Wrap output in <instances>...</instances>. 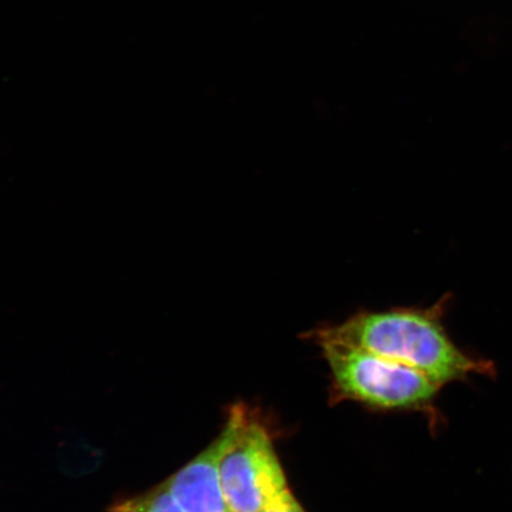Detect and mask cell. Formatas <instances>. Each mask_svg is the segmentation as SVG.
I'll return each instance as SVG.
<instances>
[{
	"label": "cell",
	"mask_w": 512,
	"mask_h": 512,
	"mask_svg": "<svg viewBox=\"0 0 512 512\" xmlns=\"http://www.w3.org/2000/svg\"><path fill=\"white\" fill-rule=\"evenodd\" d=\"M445 302L432 309L360 312L345 322L313 332L317 342L332 341L373 352L421 371L444 386L471 374H490L492 364L464 354L446 334Z\"/></svg>",
	"instance_id": "cell-1"
},
{
	"label": "cell",
	"mask_w": 512,
	"mask_h": 512,
	"mask_svg": "<svg viewBox=\"0 0 512 512\" xmlns=\"http://www.w3.org/2000/svg\"><path fill=\"white\" fill-rule=\"evenodd\" d=\"M220 460V480L230 512H262L288 489L266 427L246 408L230 411Z\"/></svg>",
	"instance_id": "cell-2"
},
{
	"label": "cell",
	"mask_w": 512,
	"mask_h": 512,
	"mask_svg": "<svg viewBox=\"0 0 512 512\" xmlns=\"http://www.w3.org/2000/svg\"><path fill=\"white\" fill-rule=\"evenodd\" d=\"M337 389L352 400L384 409L426 407L440 389L421 371L351 345L318 342Z\"/></svg>",
	"instance_id": "cell-3"
},
{
	"label": "cell",
	"mask_w": 512,
	"mask_h": 512,
	"mask_svg": "<svg viewBox=\"0 0 512 512\" xmlns=\"http://www.w3.org/2000/svg\"><path fill=\"white\" fill-rule=\"evenodd\" d=\"M223 447L222 432L206 451L164 484L183 512H230L220 480Z\"/></svg>",
	"instance_id": "cell-4"
},
{
	"label": "cell",
	"mask_w": 512,
	"mask_h": 512,
	"mask_svg": "<svg viewBox=\"0 0 512 512\" xmlns=\"http://www.w3.org/2000/svg\"><path fill=\"white\" fill-rule=\"evenodd\" d=\"M114 512H183L171 497L165 485L150 494L128 499L114 508Z\"/></svg>",
	"instance_id": "cell-5"
},
{
	"label": "cell",
	"mask_w": 512,
	"mask_h": 512,
	"mask_svg": "<svg viewBox=\"0 0 512 512\" xmlns=\"http://www.w3.org/2000/svg\"><path fill=\"white\" fill-rule=\"evenodd\" d=\"M262 512H305L297 499L293 497L291 491L288 490L277 501H274L270 507Z\"/></svg>",
	"instance_id": "cell-6"
}]
</instances>
